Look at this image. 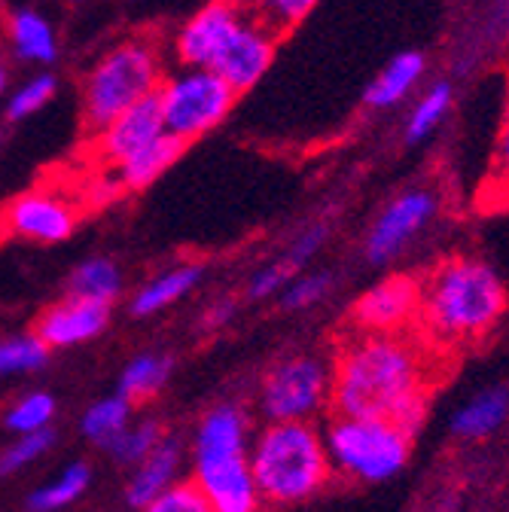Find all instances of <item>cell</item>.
Returning a JSON list of instances; mask_svg holds the SVG:
<instances>
[{"instance_id": "d6a6232c", "label": "cell", "mask_w": 509, "mask_h": 512, "mask_svg": "<svg viewBox=\"0 0 509 512\" xmlns=\"http://www.w3.org/2000/svg\"><path fill=\"white\" fill-rule=\"evenodd\" d=\"M488 189L494 196L509 202V89L503 98V113H500V128H497V147L491 159V174H488Z\"/></svg>"}, {"instance_id": "d6986e66", "label": "cell", "mask_w": 509, "mask_h": 512, "mask_svg": "<svg viewBox=\"0 0 509 512\" xmlns=\"http://www.w3.org/2000/svg\"><path fill=\"white\" fill-rule=\"evenodd\" d=\"M509 418V391L506 388H485L476 397H470L464 406L455 409L449 427L458 439H485L503 427Z\"/></svg>"}, {"instance_id": "ffe728a7", "label": "cell", "mask_w": 509, "mask_h": 512, "mask_svg": "<svg viewBox=\"0 0 509 512\" xmlns=\"http://www.w3.org/2000/svg\"><path fill=\"white\" fill-rule=\"evenodd\" d=\"M202 281V266L196 263H186V266H174L162 275H156L153 281H147L135 299H132V314L135 317H150V314H159L162 308L180 302L189 290Z\"/></svg>"}, {"instance_id": "7a4b0ae2", "label": "cell", "mask_w": 509, "mask_h": 512, "mask_svg": "<svg viewBox=\"0 0 509 512\" xmlns=\"http://www.w3.org/2000/svg\"><path fill=\"white\" fill-rule=\"evenodd\" d=\"M506 302V284L491 263L455 253L421 281L418 324L430 348H464L500 324Z\"/></svg>"}, {"instance_id": "e575fe53", "label": "cell", "mask_w": 509, "mask_h": 512, "mask_svg": "<svg viewBox=\"0 0 509 512\" xmlns=\"http://www.w3.org/2000/svg\"><path fill=\"white\" fill-rule=\"evenodd\" d=\"M299 269L302 266H296L290 256L284 253L281 260H275L272 266H266V269H260L257 275L250 278V284H247V296L250 299H266V296H275V293H281L296 275H299Z\"/></svg>"}, {"instance_id": "ac0fdd59", "label": "cell", "mask_w": 509, "mask_h": 512, "mask_svg": "<svg viewBox=\"0 0 509 512\" xmlns=\"http://www.w3.org/2000/svg\"><path fill=\"white\" fill-rule=\"evenodd\" d=\"M7 43L19 61L34 64V68H49V64H55V58H58L55 25L31 7L13 10L7 16Z\"/></svg>"}, {"instance_id": "4dcf8cb0", "label": "cell", "mask_w": 509, "mask_h": 512, "mask_svg": "<svg viewBox=\"0 0 509 512\" xmlns=\"http://www.w3.org/2000/svg\"><path fill=\"white\" fill-rule=\"evenodd\" d=\"M49 348L40 342V336H13L0 342V375H25L46 363Z\"/></svg>"}, {"instance_id": "d590c367", "label": "cell", "mask_w": 509, "mask_h": 512, "mask_svg": "<svg viewBox=\"0 0 509 512\" xmlns=\"http://www.w3.org/2000/svg\"><path fill=\"white\" fill-rule=\"evenodd\" d=\"M49 445H52V430H40V433H25V436H19V439L7 448V452H4V458H0V470L13 473V470H22V467L34 464L40 455L49 452Z\"/></svg>"}, {"instance_id": "603a6c76", "label": "cell", "mask_w": 509, "mask_h": 512, "mask_svg": "<svg viewBox=\"0 0 509 512\" xmlns=\"http://www.w3.org/2000/svg\"><path fill=\"white\" fill-rule=\"evenodd\" d=\"M119 293H122V275H119V266L107 260V256L83 260L68 278V296H77V299L110 305Z\"/></svg>"}, {"instance_id": "277c9868", "label": "cell", "mask_w": 509, "mask_h": 512, "mask_svg": "<svg viewBox=\"0 0 509 512\" xmlns=\"http://www.w3.org/2000/svg\"><path fill=\"white\" fill-rule=\"evenodd\" d=\"M193 485L214 512H263L250 470V424L235 403L214 406L196 427Z\"/></svg>"}, {"instance_id": "30bf717a", "label": "cell", "mask_w": 509, "mask_h": 512, "mask_svg": "<svg viewBox=\"0 0 509 512\" xmlns=\"http://www.w3.org/2000/svg\"><path fill=\"white\" fill-rule=\"evenodd\" d=\"M80 214L65 192L37 186L0 208V235L28 244H61L74 235Z\"/></svg>"}, {"instance_id": "8d00e7d4", "label": "cell", "mask_w": 509, "mask_h": 512, "mask_svg": "<svg viewBox=\"0 0 509 512\" xmlns=\"http://www.w3.org/2000/svg\"><path fill=\"white\" fill-rule=\"evenodd\" d=\"M232 314V302H226V305H217L214 311H211V324H223V320Z\"/></svg>"}, {"instance_id": "ab89813d", "label": "cell", "mask_w": 509, "mask_h": 512, "mask_svg": "<svg viewBox=\"0 0 509 512\" xmlns=\"http://www.w3.org/2000/svg\"><path fill=\"white\" fill-rule=\"evenodd\" d=\"M0 144H4V128H0Z\"/></svg>"}, {"instance_id": "60d3db41", "label": "cell", "mask_w": 509, "mask_h": 512, "mask_svg": "<svg viewBox=\"0 0 509 512\" xmlns=\"http://www.w3.org/2000/svg\"><path fill=\"white\" fill-rule=\"evenodd\" d=\"M0 7H4V0H0Z\"/></svg>"}, {"instance_id": "5bb4252c", "label": "cell", "mask_w": 509, "mask_h": 512, "mask_svg": "<svg viewBox=\"0 0 509 512\" xmlns=\"http://www.w3.org/2000/svg\"><path fill=\"white\" fill-rule=\"evenodd\" d=\"M162 135H165V122H162L159 98L153 95V98L138 101L129 110H122L113 122H107L101 128L98 132V153L104 162H110L116 168Z\"/></svg>"}, {"instance_id": "3957f363", "label": "cell", "mask_w": 509, "mask_h": 512, "mask_svg": "<svg viewBox=\"0 0 509 512\" xmlns=\"http://www.w3.org/2000/svg\"><path fill=\"white\" fill-rule=\"evenodd\" d=\"M250 470L263 503L293 506L321 494L333 476L327 439L311 421H275L250 439Z\"/></svg>"}, {"instance_id": "484cf974", "label": "cell", "mask_w": 509, "mask_h": 512, "mask_svg": "<svg viewBox=\"0 0 509 512\" xmlns=\"http://www.w3.org/2000/svg\"><path fill=\"white\" fill-rule=\"evenodd\" d=\"M89 467L86 464H74L68 467L65 473H61L58 479L46 482L43 488H37L31 497H28V506L31 512H58V509H65L71 506L74 500H80L89 488Z\"/></svg>"}, {"instance_id": "e0dca14e", "label": "cell", "mask_w": 509, "mask_h": 512, "mask_svg": "<svg viewBox=\"0 0 509 512\" xmlns=\"http://www.w3.org/2000/svg\"><path fill=\"white\" fill-rule=\"evenodd\" d=\"M180 461H183L180 442L174 436H162V442L135 467V473L129 479V488H125V500H129V506L144 509L159 494H165L177 482Z\"/></svg>"}, {"instance_id": "83f0119b", "label": "cell", "mask_w": 509, "mask_h": 512, "mask_svg": "<svg viewBox=\"0 0 509 512\" xmlns=\"http://www.w3.org/2000/svg\"><path fill=\"white\" fill-rule=\"evenodd\" d=\"M317 4L321 0H244L247 13L257 22H263L269 31H275L278 37L293 31L302 19H308Z\"/></svg>"}, {"instance_id": "cb8c5ba5", "label": "cell", "mask_w": 509, "mask_h": 512, "mask_svg": "<svg viewBox=\"0 0 509 512\" xmlns=\"http://www.w3.org/2000/svg\"><path fill=\"white\" fill-rule=\"evenodd\" d=\"M171 375V360L162 354H141L135 357L129 366L119 375V397H125L129 403L147 400L153 394L162 391V384Z\"/></svg>"}, {"instance_id": "4316f807", "label": "cell", "mask_w": 509, "mask_h": 512, "mask_svg": "<svg viewBox=\"0 0 509 512\" xmlns=\"http://www.w3.org/2000/svg\"><path fill=\"white\" fill-rule=\"evenodd\" d=\"M55 95H58V80H55V74L40 71V74L28 77L25 83H19L13 92H7V98H4V101H7V104H4V113H7L10 122H25V119H31L34 113H40Z\"/></svg>"}, {"instance_id": "6da1fadb", "label": "cell", "mask_w": 509, "mask_h": 512, "mask_svg": "<svg viewBox=\"0 0 509 512\" xmlns=\"http://www.w3.org/2000/svg\"><path fill=\"white\" fill-rule=\"evenodd\" d=\"M436 381V357L409 333H354L333 360L330 406L348 418H385L415 436Z\"/></svg>"}, {"instance_id": "7c38bea8", "label": "cell", "mask_w": 509, "mask_h": 512, "mask_svg": "<svg viewBox=\"0 0 509 512\" xmlns=\"http://www.w3.org/2000/svg\"><path fill=\"white\" fill-rule=\"evenodd\" d=\"M247 19L244 0H211L174 37V55L183 68H214V61Z\"/></svg>"}, {"instance_id": "52a82bcc", "label": "cell", "mask_w": 509, "mask_h": 512, "mask_svg": "<svg viewBox=\"0 0 509 512\" xmlns=\"http://www.w3.org/2000/svg\"><path fill=\"white\" fill-rule=\"evenodd\" d=\"M156 98L165 132L189 144L229 119L238 92L208 68H183L180 74L162 80Z\"/></svg>"}, {"instance_id": "7402d4cb", "label": "cell", "mask_w": 509, "mask_h": 512, "mask_svg": "<svg viewBox=\"0 0 509 512\" xmlns=\"http://www.w3.org/2000/svg\"><path fill=\"white\" fill-rule=\"evenodd\" d=\"M452 104H455V89L449 80H436L430 83L418 98L415 104L409 107L406 113V125H403V138L406 144H421L427 141L436 128L449 119L452 113Z\"/></svg>"}, {"instance_id": "1f68e13d", "label": "cell", "mask_w": 509, "mask_h": 512, "mask_svg": "<svg viewBox=\"0 0 509 512\" xmlns=\"http://www.w3.org/2000/svg\"><path fill=\"white\" fill-rule=\"evenodd\" d=\"M333 275L330 272H308V275H296L284 290H281V305L290 308V311H302V308H311L321 299L330 296L333 290Z\"/></svg>"}, {"instance_id": "4fadbf2b", "label": "cell", "mask_w": 509, "mask_h": 512, "mask_svg": "<svg viewBox=\"0 0 509 512\" xmlns=\"http://www.w3.org/2000/svg\"><path fill=\"white\" fill-rule=\"evenodd\" d=\"M278 52V34L269 31L263 22H257L250 13L214 61V74H220L238 95L257 86L275 61Z\"/></svg>"}, {"instance_id": "44dd1931", "label": "cell", "mask_w": 509, "mask_h": 512, "mask_svg": "<svg viewBox=\"0 0 509 512\" xmlns=\"http://www.w3.org/2000/svg\"><path fill=\"white\" fill-rule=\"evenodd\" d=\"M183 141L174 138V135H162L156 138L153 144H147L144 150H138L135 156H129L122 165H116L119 171V183L129 186V189H144L150 183H156L183 153Z\"/></svg>"}, {"instance_id": "d4e9b609", "label": "cell", "mask_w": 509, "mask_h": 512, "mask_svg": "<svg viewBox=\"0 0 509 512\" xmlns=\"http://www.w3.org/2000/svg\"><path fill=\"white\" fill-rule=\"evenodd\" d=\"M132 424V403L113 394V397H104L98 403H92L83 415V433L98 442V445H110L125 427Z\"/></svg>"}, {"instance_id": "9a60e30c", "label": "cell", "mask_w": 509, "mask_h": 512, "mask_svg": "<svg viewBox=\"0 0 509 512\" xmlns=\"http://www.w3.org/2000/svg\"><path fill=\"white\" fill-rule=\"evenodd\" d=\"M110 305L68 296L46 308L37 320V336L46 348H74L107 330Z\"/></svg>"}, {"instance_id": "f1b7e54d", "label": "cell", "mask_w": 509, "mask_h": 512, "mask_svg": "<svg viewBox=\"0 0 509 512\" xmlns=\"http://www.w3.org/2000/svg\"><path fill=\"white\" fill-rule=\"evenodd\" d=\"M55 418V397L46 394V391H34V394H25L19 397L10 409H7V427L16 433V436H25V433H40V430H49Z\"/></svg>"}, {"instance_id": "8992f818", "label": "cell", "mask_w": 509, "mask_h": 512, "mask_svg": "<svg viewBox=\"0 0 509 512\" xmlns=\"http://www.w3.org/2000/svg\"><path fill=\"white\" fill-rule=\"evenodd\" d=\"M324 439L333 473L363 485L394 479L412 455V433L385 418L336 415Z\"/></svg>"}, {"instance_id": "ba28073f", "label": "cell", "mask_w": 509, "mask_h": 512, "mask_svg": "<svg viewBox=\"0 0 509 512\" xmlns=\"http://www.w3.org/2000/svg\"><path fill=\"white\" fill-rule=\"evenodd\" d=\"M333 360L321 354H290L260 384V412L275 421H311L330 406Z\"/></svg>"}, {"instance_id": "74e56055", "label": "cell", "mask_w": 509, "mask_h": 512, "mask_svg": "<svg viewBox=\"0 0 509 512\" xmlns=\"http://www.w3.org/2000/svg\"><path fill=\"white\" fill-rule=\"evenodd\" d=\"M7 92H10V68L0 61V98H7Z\"/></svg>"}, {"instance_id": "f35d334b", "label": "cell", "mask_w": 509, "mask_h": 512, "mask_svg": "<svg viewBox=\"0 0 509 512\" xmlns=\"http://www.w3.org/2000/svg\"><path fill=\"white\" fill-rule=\"evenodd\" d=\"M500 28H503L506 43H509V0H503V4H500Z\"/></svg>"}, {"instance_id": "836d02e7", "label": "cell", "mask_w": 509, "mask_h": 512, "mask_svg": "<svg viewBox=\"0 0 509 512\" xmlns=\"http://www.w3.org/2000/svg\"><path fill=\"white\" fill-rule=\"evenodd\" d=\"M141 512H214L205 494L193 482H174L165 494L147 503Z\"/></svg>"}, {"instance_id": "2e32d148", "label": "cell", "mask_w": 509, "mask_h": 512, "mask_svg": "<svg viewBox=\"0 0 509 512\" xmlns=\"http://www.w3.org/2000/svg\"><path fill=\"white\" fill-rule=\"evenodd\" d=\"M427 74V58L424 52L418 49H403L397 52L391 61H385V68H381L372 83L363 89V104L369 110H391V107H400L424 80Z\"/></svg>"}, {"instance_id": "5b68a950", "label": "cell", "mask_w": 509, "mask_h": 512, "mask_svg": "<svg viewBox=\"0 0 509 512\" xmlns=\"http://www.w3.org/2000/svg\"><path fill=\"white\" fill-rule=\"evenodd\" d=\"M162 86V58L156 43L132 37L110 46L86 71L83 80V119L92 132H101L122 110L153 98Z\"/></svg>"}, {"instance_id": "9c48e42d", "label": "cell", "mask_w": 509, "mask_h": 512, "mask_svg": "<svg viewBox=\"0 0 509 512\" xmlns=\"http://www.w3.org/2000/svg\"><path fill=\"white\" fill-rule=\"evenodd\" d=\"M439 211V196L427 186H409L378 211L372 220L366 241H363V256L369 266H391L400 253L433 223Z\"/></svg>"}, {"instance_id": "f546056e", "label": "cell", "mask_w": 509, "mask_h": 512, "mask_svg": "<svg viewBox=\"0 0 509 512\" xmlns=\"http://www.w3.org/2000/svg\"><path fill=\"white\" fill-rule=\"evenodd\" d=\"M162 442V427L156 421H141V424H129L110 445L107 452L122 461V464H141L153 448Z\"/></svg>"}, {"instance_id": "8fae6325", "label": "cell", "mask_w": 509, "mask_h": 512, "mask_svg": "<svg viewBox=\"0 0 509 512\" xmlns=\"http://www.w3.org/2000/svg\"><path fill=\"white\" fill-rule=\"evenodd\" d=\"M421 281L406 272L385 275L366 287L351 305L354 333H409L418 324Z\"/></svg>"}]
</instances>
